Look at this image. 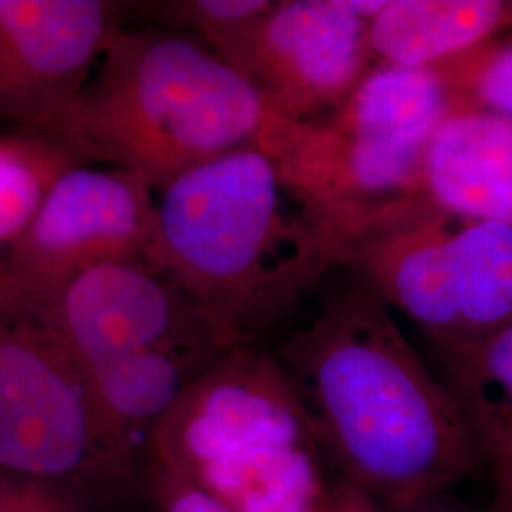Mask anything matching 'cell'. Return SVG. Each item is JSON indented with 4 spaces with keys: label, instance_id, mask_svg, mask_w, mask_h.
I'll return each instance as SVG.
<instances>
[{
    "label": "cell",
    "instance_id": "obj_1",
    "mask_svg": "<svg viewBox=\"0 0 512 512\" xmlns=\"http://www.w3.org/2000/svg\"><path fill=\"white\" fill-rule=\"evenodd\" d=\"M274 359L317 444L348 476L346 486L378 511L488 471L458 401L361 279L332 294Z\"/></svg>",
    "mask_w": 512,
    "mask_h": 512
},
{
    "label": "cell",
    "instance_id": "obj_2",
    "mask_svg": "<svg viewBox=\"0 0 512 512\" xmlns=\"http://www.w3.org/2000/svg\"><path fill=\"white\" fill-rule=\"evenodd\" d=\"M158 194L148 264L236 344H253L344 264L355 224L294 188L256 145L222 154Z\"/></svg>",
    "mask_w": 512,
    "mask_h": 512
},
{
    "label": "cell",
    "instance_id": "obj_3",
    "mask_svg": "<svg viewBox=\"0 0 512 512\" xmlns=\"http://www.w3.org/2000/svg\"><path fill=\"white\" fill-rule=\"evenodd\" d=\"M266 116L258 93L202 40L114 27L82 88L35 135L76 164L118 167L160 192L255 145Z\"/></svg>",
    "mask_w": 512,
    "mask_h": 512
},
{
    "label": "cell",
    "instance_id": "obj_4",
    "mask_svg": "<svg viewBox=\"0 0 512 512\" xmlns=\"http://www.w3.org/2000/svg\"><path fill=\"white\" fill-rule=\"evenodd\" d=\"M454 107L437 67L378 63L323 118L294 122L268 112L255 145L302 194L357 219L421 198L425 152Z\"/></svg>",
    "mask_w": 512,
    "mask_h": 512
},
{
    "label": "cell",
    "instance_id": "obj_5",
    "mask_svg": "<svg viewBox=\"0 0 512 512\" xmlns=\"http://www.w3.org/2000/svg\"><path fill=\"white\" fill-rule=\"evenodd\" d=\"M129 469L84 368L48 321L0 313V476L57 494L128 480Z\"/></svg>",
    "mask_w": 512,
    "mask_h": 512
},
{
    "label": "cell",
    "instance_id": "obj_6",
    "mask_svg": "<svg viewBox=\"0 0 512 512\" xmlns=\"http://www.w3.org/2000/svg\"><path fill=\"white\" fill-rule=\"evenodd\" d=\"M154 190L109 165L65 169L0 268V313L44 315L78 275L148 262Z\"/></svg>",
    "mask_w": 512,
    "mask_h": 512
},
{
    "label": "cell",
    "instance_id": "obj_7",
    "mask_svg": "<svg viewBox=\"0 0 512 512\" xmlns=\"http://www.w3.org/2000/svg\"><path fill=\"white\" fill-rule=\"evenodd\" d=\"M368 23L348 0H281L209 48L270 114L308 122L338 109L374 69Z\"/></svg>",
    "mask_w": 512,
    "mask_h": 512
},
{
    "label": "cell",
    "instance_id": "obj_8",
    "mask_svg": "<svg viewBox=\"0 0 512 512\" xmlns=\"http://www.w3.org/2000/svg\"><path fill=\"white\" fill-rule=\"evenodd\" d=\"M476 220L425 198L389 203L355 220L344 264L439 351L463 342L475 283Z\"/></svg>",
    "mask_w": 512,
    "mask_h": 512
},
{
    "label": "cell",
    "instance_id": "obj_9",
    "mask_svg": "<svg viewBox=\"0 0 512 512\" xmlns=\"http://www.w3.org/2000/svg\"><path fill=\"white\" fill-rule=\"evenodd\" d=\"M48 321L84 370L165 351L217 359L236 344L179 283L148 262H109L67 285Z\"/></svg>",
    "mask_w": 512,
    "mask_h": 512
},
{
    "label": "cell",
    "instance_id": "obj_10",
    "mask_svg": "<svg viewBox=\"0 0 512 512\" xmlns=\"http://www.w3.org/2000/svg\"><path fill=\"white\" fill-rule=\"evenodd\" d=\"M315 440L274 355L253 344L222 353L152 431L156 463L183 476L258 448Z\"/></svg>",
    "mask_w": 512,
    "mask_h": 512
},
{
    "label": "cell",
    "instance_id": "obj_11",
    "mask_svg": "<svg viewBox=\"0 0 512 512\" xmlns=\"http://www.w3.org/2000/svg\"><path fill=\"white\" fill-rule=\"evenodd\" d=\"M118 4L0 0V124L35 135L92 73Z\"/></svg>",
    "mask_w": 512,
    "mask_h": 512
},
{
    "label": "cell",
    "instance_id": "obj_12",
    "mask_svg": "<svg viewBox=\"0 0 512 512\" xmlns=\"http://www.w3.org/2000/svg\"><path fill=\"white\" fill-rule=\"evenodd\" d=\"M421 198L446 213L512 228V120L456 105L429 141Z\"/></svg>",
    "mask_w": 512,
    "mask_h": 512
},
{
    "label": "cell",
    "instance_id": "obj_13",
    "mask_svg": "<svg viewBox=\"0 0 512 512\" xmlns=\"http://www.w3.org/2000/svg\"><path fill=\"white\" fill-rule=\"evenodd\" d=\"M512 31V0H385L368 23L376 65L435 67Z\"/></svg>",
    "mask_w": 512,
    "mask_h": 512
},
{
    "label": "cell",
    "instance_id": "obj_14",
    "mask_svg": "<svg viewBox=\"0 0 512 512\" xmlns=\"http://www.w3.org/2000/svg\"><path fill=\"white\" fill-rule=\"evenodd\" d=\"M217 359L152 351L84 372L101 418L131 454L135 435L145 433L150 439L184 391Z\"/></svg>",
    "mask_w": 512,
    "mask_h": 512
},
{
    "label": "cell",
    "instance_id": "obj_15",
    "mask_svg": "<svg viewBox=\"0 0 512 512\" xmlns=\"http://www.w3.org/2000/svg\"><path fill=\"white\" fill-rule=\"evenodd\" d=\"M444 382L475 431L486 463L512 450V323L439 351Z\"/></svg>",
    "mask_w": 512,
    "mask_h": 512
},
{
    "label": "cell",
    "instance_id": "obj_16",
    "mask_svg": "<svg viewBox=\"0 0 512 512\" xmlns=\"http://www.w3.org/2000/svg\"><path fill=\"white\" fill-rule=\"evenodd\" d=\"M74 164L61 148L37 135L0 139V268L50 186Z\"/></svg>",
    "mask_w": 512,
    "mask_h": 512
},
{
    "label": "cell",
    "instance_id": "obj_17",
    "mask_svg": "<svg viewBox=\"0 0 512 512\" xmlns=\"http://www.w3.org/2000/svg\"><path fill=\"white\" fill-rule=\"evenodd\" d=\"M435 67L458 105L492 110L512 120V31Z\"/></svg>",
    "mask_w": 512,
    "mask_h": 512
},
{
    "label": "cell",
    "instance_id": "obj_18",
    "mask_svg": "<svg viewBox=\"0 0 512 512\" xmlns=\"http://www.w3.org/2000/svg\"><path fill=\"white\" fill-rule=\"evenodd\" d=\"M270 0H169L150 8L167 31L198 38L211 46L226 33L258 18L270 8Z\"/></svg>",
    "mask_w": 512,
    "mask_h": 512
},
{
    "label": "cell",
    "instance_id": "obj_19",
    "mask_svg": "<svg viewBox=\"0 0 512 512\" xmlns=\"http://www.w3.org/2000/svg\"><path fill=\"white\" fill-rule=\"evenodd\" d=\"M156 495L162 512H236L190 478L156 463Z\"/></svg>",
    "mask_w": 512,
    "mask_h": 512
},
{
    "label": "cell",
    "instance_id": "obj_20",
    "mask_svg": "<svg viewBox=\"0 0 512 512\" xmlns=\"http://www.w3.org/2000/svg\"><path fill=\"white\" fill-rule=\"evenodd\" d=\"M0 512H84L71 499L0 476Z\"/></svg>",
    "mask_w": 512,
    "mask_h": 512
},
{
    "label": "cell",
    "instance_id": "obj_21",
    "mask_svg": "<svg viewBox=\"0 0 512 512\" xmlns=\"http://www.w3.org/2000/svg\"><path fill=\"white\" fill-rule=\"evenodd\" d=\"M378 512H484L476 511L471 505L463 503L456 499L450 492H440V494L427 495V497H421L416 499L412 503H406L401 507H395V509H389V511H378ZM495 512L494 507L490 511Z\"/></svg>",
    "mask_w": 512,
    "mask_h": 512
},
{
    "label": "cell",
    "instance_id": "obj_22",
    "mask_svg": "<svg viewBox=\"0 0 512 512\" xmlns=\"http://www.w3.org/2000/svg\"><path fill=\"white\" fill-rule=\"evenodd\" d=\"M488 471L494 476V505H512V450L492 459Z\"/></svg>",
    "mask_w": 512,
    "mask_h": 512
},
{
    "label": "cell",
    "instance_id": "obj_23",
    "mask_svg": "<svg viewBox=\"0 0 512 512\" xmlns=\"http://www.w3.org/2000/svg\"><path fill=\"white\" fill-rule=\"evenodd\" d=\"M327 512H378V509L370 501H366L363 495L353 492L346 486L340 494L334 497V501H330Z\"/></svg>",
    "mask_w": 512,
    "mask_h": 512
},
{
    "label": "cell",
    "instance_id": "obj_24",
    "mask_svg": "<svg viewBox=\"0 0 512 512\" xmlns=\"http://www.w3.org/2000/svg\"><path fill=\"white\" fill-rule=\"evenodd\" d=\"M497 512H512V505H494Z\"/></svg>",
    "mask_w": 512,
    "mask_h": 512
}]
</instances>
